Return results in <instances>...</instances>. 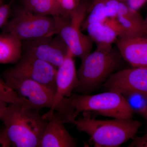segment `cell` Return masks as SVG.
<instances>
[{"instance_id":"cell-18","label":"cell","mask_w":147,"mask_h":147,"mask_svg":"<svg viewBox=\"0 0 147 147\" xmlns=\"http://www.w3.org/2000/svg\"><path fill=\"white\" fill-rule=\"evenodd\" d=\"M133 113L141 115L147 109V94L136 92H127L121 94Z\"/></svg>"},{"instance_id":"cell-4","label":"cell","mask_w":147,"mask_h":147,"mask_svg":"<svg viewBox=\"0 0 147 147\" xmlns=\"http://www.w3.org/2000/svg\"><path fill=\"white\" fill-rule=\"evenodd\" d=\"M68 99L74 120L83 113L114 119L133 118L134 113L119 92L108 91L95 95L74 94Z\"/></svg>"},{"instance_id":"cell-13","label":"cell","mask_w":147,"mask_h":147,"mask_svg":"<svg viewBox=\"0 0 147 147\" xmlns=\"http://www.w3.org/2000/svg\"><path fill=\"white\" fill-rule=\"evenodd\" d=\"M117 47L125 61L133 67H147V37L118 38Z\"/></svg>"},{"instance_id":"cell-25","label":"cell","mask_w":147,"mask_h":147,"mask_svg":"<svg viewBox=\"0 0 147 147\" xmlns=\"http://www.w3.org/2000/svg\"><path fill=\"white\" fill-rule=\"evenodd\" d=\"M126 3L130 8L137 11L147 2V0H122Z\"/></svg>"},{"instance_id":"cell-5","label":"cell","mask_w":147,"mask_h":147,"mask_svg":"<svg viewBox=\"0 0 147 147\" xmlns=\"http://www.w3.org/2000/svg\"><path fill=\"white\" fill-rule=\"evenodd\" d=\"M2 28L3 32L10 34L21 41H31L56 35L53 16L33 13L24 6L14 9L12 17Z\"/></svg>"},{"instance_id":"cell-7","label":"cell","mask_w":147,"mask_h":147,"mask_svg":"<svg viewBox=\"0 0 147 147\" xmlns=\"http://www.w3.org/2000/svg\"><path fill=\"white\" fill-rule=\"evenodd\" d=\"M73 55L69 51L63 63L57 69L55 104L53 110L43 115L50 119L55 112L66 121L69 115L67 98L70 97L79 85L77 71Z\"/></svg>"},{"instance_id":"cell-12","label":"cell","mask_w":147,"mask_h":147,"mask_svg":"<svg viewBox=\"0 0 147 147\" xmlns=\"http://www.w3.org/2000/svg\"><path fill=\"white\" fill-rule=\"evenodd\" d=\"M63 119L54 112L42 134L39 147H75L77 140L69 133Z\"/></svg>"},{"instance_id":"cell-28","label":"cell","mask_w":147,"mask_h":147,"mask_svg":"<svg viewBox=\"0 0 147 147\" xmlns=\"http://www.w3.org/2000/svg\"><path fill=\"white\" fill-rule=\"evenodd\" d=\"M144 36L147 37V14L146 18L144 19Z\"/></svg>"},{"instance_id":"cell-3","label":"cell","mask_w":147,"mask_h":147,"mask_svg":"<svg viewBox=\"0 0 147 147\" xmlns=\"http://www.w3.org/2000/svg\"><path fill=\"white\" fill-rule=\"evenodd\" d=\"M74 120L72 124L79 131L89 135L95 147H118L136 136L142 123L132 119L102 120L92 118L89 113Z\"/></svg>"},{"instance_id":"cell-16","label":"cell","mask_w":147,"mask_h":147,"mask_svg":"<svg viewBox=\"0 0 147 147\" xmlns=\"http://www.w3.org/2000/svg\"><path fill=\"white\" fill-rule=\"evenodd\" d=\"M88 35L96 43H115L119 34L115 29L108 22L89 24L85 28Z\"/></svg>"},{"instance_id":"cell-29","label":"cell","mask_w":147,"mask_h":147,"mask_svg":"<svg viewBox=\"0 0 147 147\" xmlns=\"http://www.w3.org/2000/svg\"><path fill=\"white\" fill-rule=\"evenodd\" d=\"M142 115L144 118L147 121V109L145 111L144 113L142 114Z\"/></svg>"},{"instance_id":"cell-10","label":"cell","mask_w":147,"mask_h":147,"mask_svg":"<svg viewBox=\"0 0 147 147\" xmlns=\"http://www.w3.org/2000/svg\"><path fill=\"white\" fill-rule=\"evenodd\" d=\"M3 79L12 90L21 97L27 99L37 109L50 108L55 104V92L48 87L30 79L2 75Z\"/></svg>"},{"instance_id":"cell-11","label":"cell","mask_w":147,"mask_h":147,"mask_svg":"<svg viewBox=\"0 0 147 147\" xmlns=\"http://www.w3.org/2000/svg\"><path fill=\"white\" fill-rule=\"evenodd\" d=\"M102 86L121 94L136 92L147 94V67L120 69L112 74Z\"/></svg>"},{"instance_id":"cell-6","label":"cell","mask_w":147,"mask_h":147,"mask_svg":"<svg viewBox=\"0 0 147 147\" xmlns=\"http://www.w3.org/2000/svg\"><path fill=\"white\" fill-rule=\"evenodd\" d=\"M90 3L82 1L69 18L60 15L53 16L56 35L65 42L74 57L84 59L91 53L93 41L88 35L82 32V26L87 16Z\"/></svg>"},{"instance_id":"cell-31","label":"cell","mask_w":147,"mask_h":147,"mask_svg":"<svg viewBox=\"0 0 147 147\" xmlns=\"http://www.w3.org/2000/svg\"><path fill=\"white\" fill-rule=\"evenodd\" d=\"M53 1H56L57 2V0H53Z\"/></svg>"},{"instance_id":"cell-15","label":"cell","mask_w":147,"mask_h":147,"mask_svg":"<svg viewBox=\"0 0 147 147\" xmlns=\"http://www.w3.org/2000/svg\"><path fill=\"white\" fill-rule=\"evenodd\" d=\"M22 42L7 33L0 34V64L16 63L21 57Z\"/></svg>"},{"instance_id":"cell-26","label":"cell","mask_w":147,"mask_h":147,"mask_svg":"<svg viewBox=\"0 0 147 147\" xmlns=\"http://www.w3.org/2000/svg\"><path fill=\"white\" fill-rule=\"evenodd\" d=\"M7 105H8V103L0 99V120H1V117L2 115L3 112Z\"/></svg>"},{"instance_id":"cell-9","label":"cell","mask_w":147,"mask_h":147,"mask_svg":"<svg viewBox=\"0 0 147 147\" xmlns=\"http://www.w3.org/2000/svg\"><path fill=\"white\" fill-rule=\"evenodd\" d=\"M55 35L22 41V53L44 61L58 68L63 63L70 51L60 37Z\"/></svg>"},{"instance_id":"cell-8","label":"cell","mask_w":147,"mask_h":147,"mask_svg":"<svg viewBox=\"0 0 147 147\" xmlns=\"http://www.w3.org/2000/svg\"><path fill=\"white\" fill-rule=\"evenodd\" d=\"M57 69L46 62L22 53L21 59L16 65L4 71L2 74L30 79L56 92Z\"/></svg>"},{"instance_id":"cell-14","label":"cell","mask_w":147,"mask_h":147,"mask_svg":"<svg viewBox=\"0 0 147 147\" xmlns=\"http://www.w3.org/2000/svg\"><path fill=\"white\" fill-rule=\"evenodd\" d=\"M116 19L121 30V36L119 38L144 36V18L137 11L130 8L126 3L119 1Z\"/></svg>"},{"instance_id":"cell-17","label":"cell","mask_w":147,"mask_h":147,"mask_svg":"<svg viewBox=\"0 0 147 147\" xmlns=\"http://www.w3.org/2000/svg\"><path fill=\"white\" fill-rule=\"evenodd\" d=\"M23 6L35 13L43 16L59 15L58 3L53 0H22Z\"/></svg>"},{"instance_id":"cell-32","label":"cell","mask_w":147,"mask_h":147,"mask_svg":"<svg viewBox=\"0 0 147 147\" xmlns=\"http://www.w3.org/2000/svg\"><path fill=\"white\" fill-rule=\"evenodd\" d=\"M4 0H0V1H3Z\"/></svg>"},{"instance_id":"cell-21","label":"cell","mask_w":147,"mask_h":147,"mask_svg":"<svg viewBox=\"0 0 147 147\" xmlns=\"http://www.w3.org/2000/svg\"><path fill=\"white\" fill-rule=\"evenodd\" d=\"M61 15L68 18L79 6L82 0H57Z\"/></svg>"},{"instance_id":"cell-1","label":"cell","mask_w":147,"mask_h":147,"mask_svg":"<svg viewBox=\"0 0 147 147\" xmlns=\"http://www.w3.org/2000/svg\"><path fill=\"white\" fill-rule=\"evenodd\" d=\"M39 109L26 104H9L1 117L11 146L39 147L49 119L40 115Z\"/></svg>"},{"instance_id":"cell-22","label":"cell","mask_w":147,"mask_h":147,"mask_svg":"<svg viewBox=\"0 0 147 147\" xmlns=\"http://www.w3.org/2000/svg\"><path fill=\"white\" fill-rule=\"evenodd\" d=\"M12 3L0 5V28H2L9 20L11 13Z\"/></svg>"},{"instance_id":"cell-2","label":"cell","mask_w":147,"mask_h":147,"mask_svg":"<svg viewBox=\"0 0 147 147\" xmlns=\"http://www.w3.org/2000/svg\"><path fill=\"white\" fill-rule=\"evenodd\" d=\"M96 48L82 60L77 71L79 85L74 92L88 94L102 86L112 74L120 70L124 61L117 48L96 43Z\"/></svg>"},{"instance_id":"cell-27","label":"cell","mask_w":147,"mask_h":147,"mask_svg":"<svg viewBox=\"0 0 147 147\" xmlns=\"http://www.w3.org/2000/svg\"><path fill=\"white\" fill-rule=\"evenodd\" d=\"M107 1V0H93L90 3L89 6L88 8V11H87V13L96 4L100 2L105 1ZM119 1H122V0H119Z\"/></svg>"},{"instance_id":"cell-30","label":"cell","mask_w":147,"mask_h":147,"mask_svg":"<svg viewBox=\"0 0 147 147\" xmlns=\"http://www.w3.org/2000/svg\"><path fill=\"white\" fill-rule=\"evenodd\" d=\"M3 3H4V1H0V5L3 4Z\"/></svg>"},{"instance_id":"cell-24","label":"cell","mask_w":147,"mask_h":147,"mask_svg":"<svg viewBox=\"0 0 147 147\" xmlns=\"http://www.w3.org/2000/svg\"><path fill=\"white\" fill-rule=\"evenodd\" d=\"M11 143L5 126L0 128V147H10Z\"/></svg>"},{"instance_id":"cell-19","label":"cell","mask_w":147,"mask_h":147,"mask_svg":"<svg viewBox=\"0 0 147 147\" xmlns=\"http://www.w3.org/2000/svg\"><path fill=\"white\" fill-rule=\"evenodd\" d=\"M0 99L8 104H26L33 106L28 100L21 97L0 77Z\"/></svg>"},{"instance_id":"cell-20","label":"cell","mask_w":147,"mask_h":147,"mask_svg":"<svg viewBox=\"0 0 147 147\" xmlns=\"http://www.w3.org/2000/svg\"><path fill=\"white\" fill-rule=\"evenodd\" d=\"M82 25V30L89 24L95 23H105L108 20L105 1L100 2L94 6L88 12Z\"/></svg>"},{"instance_id":"cell-23","label":"cell","mask_w":147,"mask_h":147,"mask_svg":"<svg viewBox=\"0 0 147 147\" xmlns=\"http://www.w3.org/2000/svg\"><path fill=\"white\" fill-rule=\"evenodd\" d=\"M129 147H147V132L142 137H135Z\"/></svg>"}]
</instances>
